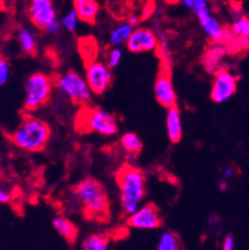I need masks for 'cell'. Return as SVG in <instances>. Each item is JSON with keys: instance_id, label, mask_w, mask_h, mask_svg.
Segmentation results:
<instances>
[{"instance_id": "24", "label": "cell", "mask_w": 249, "mask_h": 250, "mask_svg": "<svg viewBox=\"0 0 249 250\" xmlns=\"http://www.w3.org/2000/svg\"><path fill=\"white\" fill-rule=\"evenodd\" d=\"M235 36L249 38V16H238L229 27Z\"/></svg>"}, {"instance_id": "35", "label": "cell", "mask_w": 249, "mask_h": 250, "mask_svg": "<svg viewBox=\"0 0 249 250\" xmlns=\"http://www.w3.org/2000/svg\"><path fill=\"white\" fill-rule=\"evenodd\" d=\"M140 21H141V19L138 16H130L129 19H128V23L130 25H132L133 27H136L137 25H139Z\"/></svg>"}, {"instance_id": "30", "label": "cell", "mask_w": 249, "mask_h": 250, "mask_svg": "<svg viewBox=\"0 0 249 250\" xmlns=\"http://www.w3.org/2000/svg\"><path fill=\"white\" fill-rule=\"evenodd\" d=\"M61 27L62 26H61L60 21L58 19H56V20H54L52 22L48 23L46 26L43 28V30L46 33H48V34H56V33H58L60 31Z\"/></svg>"}, {"instance_id": "28", "label": "cell", "mask_w": 249, "mask_h": 250, "mask_svg": "<svg viewBox=\"0 0 249 250\" xmlns=\"http://www.w3.org/2000/svg\"><path fill=\"white\" fill-rule=\"evenodd\" d=\"M234 172H235V168L232 166L227 167L226 168H224L221 177L219 179V182H218V187L221 191H226L228 188L229 181H230V179L233 178Z\"/></svg>"}, {"instance_id": "34", "label": "cell", "mask_w": 249, "mask_h": 250, "mask_svg": "<svg viewBox=\"0 0 249 250\" xmlns=\"http://www.w3.org/2000/svg\"><path fill=\"white\" fill-rule=\"evenodd\" d=\"M154 10H155L154 5H152V4L147 5V6L144 9V12H143V18H145H145H147V17H149V16H152V14H153Z\"/></svg>"}, {"instance_id": "22", "label": "cell", "mask_w": 249, "mask_h": 250, "mask_svg": "<svg viewBox=\"0 0 249 250\" xmlns=\"http://www.w3.org/2000/svg\"><path fill=\"white\" fill-rule=\"evenodd\" d=\"M121 146L128 154L136 156L143 149V142L134 133L124 134L121 139Z\"/></svg>"}, {"instance_id": "17", "label": "cell", "mask_w": 249, "mask_h": 250, "mask_svg": "<svg viewBox=\"0 0 249 250\" xmlns=\"http://www.w3.org/2000/svg\"><path fill=\"white\" fill-rule=\"evenodd\" d=\"M53 228L59 236L68 240L75 241L78 235L77 228L75 224L63 215H57L53 219Z\"/></svg>"}, {"instance_id": "10", "label": "cell", "mask_w": 249, "mask_h": 250, "mask_svg": "<svg viewBox=\"0 0 249 250\" xmlns=\"http://www.w3.org/2000/svg\"><path fill=\"white\" fill-rule=\"evenodd\" d=\"M128 226L132 229L152 230L161 228L162 217L158 208L153 204L141 207L135 213L129 216Z\"/></svg>"}, {"instance_id": "23", "label": "cell", "mask_w": 249, "mask_h": 250, "mask_svg": "<svg viewBox=\"0 0 249 250\" xmlns=\"http://www.w3.org/2000/svg\"><path fill=\"white\" fill-rule=\"evenodd\" d=\"M83 250H108L109 239L101 234H91L82 242Z\"/></svg>"}, {"instance_id": "31", "label": "cell", "mask_w": 249, "mask_h": 250, "mask_svg": "<svg viewBox=\"0 0 249 250\" xmlns=\"http://www.w3.org/2000/svg\"><path fill=\"white\" fill-rule=\"evenodd\" d=\"M234 247H235V240L232 235L228 234L224 237L221 250H234Z\"/></svg>"}, {"instance_id": "21", "label": "cell", "mask_w": 249, "mask_h": 250, "mask_svg": "<svg viewBox=\"0 0 249 250\" xmlns=\"http://www.w3.org/2000/svg\"><path fill=\"white\" fill-rule=\"evenodd\" d=\"M157 250H183L182 241L176 233L166 231L159 238Z\"/></svg>"}, {"instance_id": "11", "label": "cell", "mask_w": 249, "mask_h": 250, "mask_svg": "<svg viewBox=\"0 0 249 250\" xmlns=\"http://www.w3.org/2000/svg\"><path fill=\"white\" fill-rule=\"evenodd\" d=\"M159 39L155 31L148 28H136L126 42L128 50L132 53H143L157 50Z\"/></svg>"}, {"instance_id": "18", "label": "cell", "mask_w": 249, "mask_h": 250, "mask_svg": "<svg viewBox=\"0 0 249 250\" xmlns=\"http://www.w3.org/2000/svg\"><path fill=\"white\" fill-rule=\"evenodd\" d=\"M133 31L134 27L128 22L119 24L110 33L109 44L112 47H120L123 44H126Z\"/></svg>"}, {"instance_id": "5", "label": "cell", "mask_w": 249, "mask_h": 250, "mask_svg": "<svg viewBox=\"0 0 249 250\" xmlns=\"http://www.w3.org/2000/svg\"><path fill=\"white\" fill-rule=\"evenodd\" d=\"M52 80L42 73H35L28 78L25 85L24 105L27 110L42 107L51 96Z\"/></svg>"}, {"instance_id": "36", "label": "cell", "mask_w": 249, "mask_h": 250, "mask_svg": "<svg viewBox=\"0 0 249 250\" xmlns=\"http://www.w3.org/2000/svg\"><path fill=\"white\" fill-rule=\"evenodd\" d=\"M181 1L186 5V7L192 9V0H181Z\"/></svg>"}, {"instance_id": "6", "label": "cell", "mask_w": 249, "mask_h": 250, "mask_svg": "<svg viewBox=\"0 0 249 250\" xmlns=\"http://www.w3.org/2000/svg\"><path fill=\"white\" fill-rule=\"evenodd\" d=\"M57 88L74 103L85 105L90 102L92 92L86 79L74 71H68L61 75L55 82Z\"/></svg>"}, {"instance_id": "4", "label": "cell", "mask_w": 249, "mask_h": 250, "mask_svg": "<svg viewBox=\"0 0 249 250\" xmlns=\"http://www.w3.org/2000/svg\"><path fill=\"white\" fill-rule=\"evenodd\" d=\"M78 128L85 132H95L101 136L109 137L118 133L119 126L115 116L100 108L84 109L79 113Z\"/></svg>"}, {"instance_id": "9", "label": "cell", "mask_w": 249, "mask_h": 250, "mask_svg": "<svg viewBox=\"0 0 249 250\" xmlns=\"http://www.w3.org/2000/svg\"><path fill=\"white\" fill-rule=\"evenodd\" d=\"M86 81L93 94H104L112 84L111 69L101 61H92L86 66Z\"/></svg>"}, {"instance_id": "33", "label": "cell", "mask_w": 249, "mask_h": 250, "mask_svg": "<svg viewBox=\"0 0 249 250\" xmlns=\"http://www.w3.org/2000/svg\"><path fill=\"white\" fill-rule=\"evenodd\" d=\"M11 199V192L4 188H0V204L4 205L8 204Z\"/></svg>"}, {"instance_id": "16", "label": "cell", "mask_w": 249, "mask_h": 250, "mask_svg": "<svg viewBox=\"0 0 249 250\" xmlns=\"http://www.w3.org/2000/svg\"><path fill=\"white\" fill-rule=\"evenodd\" d=\"M73 8L77 12L80 21L94 24L100 11V5L96 0H72Z\"/></svg>"}, {"instance_id": "37", "label": "cell", "mask_w": 249, "mask_h": 250, "mask_svg": "<svg viewBox=\"0 0 249 250\" xmlns=\"http://www.w3.org/2000/svg\"><path fill=\"white\" fill-rule=\"evenodd\" d=\"M5 7V0H0V9H4Z\"/></svg>"}, {"instance_id": "1", "label": "cell", "mask_w": 249, "mask_h": 250, "mask_svg": "<svg viewBox=\"0 0 249 250\" xmlns=\"http://www.w3.org/2000/svg\"><path fill=\"white\" fill-rule=\"evenodd\" d=\"M121 191V206L124 215L130 216L141 207L145 196V178L142 170L123 166L116 174Z\"/></svg>"}, {"instance_id": "27", "label": "cell", "mask_w": 249, "mask_h": 250, "mask_svg": "<svg viewBox=\"0 0 249 250\" xmlns=\"http://www.w3.org/2000/svg\"><path fill=\"white\" fill-rule=\"evenodd\" d=\"M123 58V51L122 49L118 47H113L107 54V66L110 69L117 68Z\"/></svg>"}, {"instance_id": "32", "label": "cell", "mask_w": 249, "mask_h": 250, "mask_svg": "<svg viewBox=\"0 0 249 250\" xmlns=\"http://www.w3.org/2000/svg\"><path fill=\"white\" fill-rule=\"evenodd\" d=\"M236 36L234 35V33L231 31L230 28H224V31H223V35H222V40H221V43L224 44V45H229L235 38Z\"/></svg>"}, {"instance_id": "12", "label": "cell", "mask_w": 249, "mask_h": 250, "mask_svg": "<svg viewBox=\"0 0 249 250\" xmlns=\"http://www.w3.org/2000/svg\"><path fill=\"white\" fill-rule=\"evenodd\" d=\"M154 93L156 100L161 106L166 109L177 106V94L171 82L170 71L161 68V72L155 83Z\"/></svg>"}, {"instance_id": "15", "label": "cell", "mask_w": 249, "mask_h": 250, "mask_svg": "<svg viewBox=\"0 0 249 250\" xmlns=\"http://www.w3.org/2000/svg\"><path fill=\"white\" fill-rule=\"evenodd\" d=\"M166 124L169 141L174 144L179 143L183 138V123L181 112L177 106L167 109Z\"/></svg>"}, {"instance_id": "13", "label": "cell", "mask_w": 249, "mask_h": 250, "mask_svg": "<svg viewBox=\"0 0 249 250\" xmlns=\"http://www.w3.org/2000/svg\"><path fill=\"white\" fill-rule=\"evenodd\" d=\"M28 13L31 22L41 29L48 23L57 19V13L52 0H31Z\"/></svg>"}, {"instance_id": "7", "label": "cell", "mask_w": 249, "mask_h": 250, "mask_svg": "<svg viewBox=\"0 0 249 250\" xmlns=\"http://www.w3.org/2000/svg\"><path fill=\"white\" fill-rule=\"evenodd\" d=\"M192 10L195 13L206 35L213 43H221L224 28L218 20L212 17L208 0H192Z\"/></svg>"}, {"instance_id": "2", "label": "cell", "mask_w": 249, "mask_h": 250, "mask_svg": "<svg viewBox=\"0 0 249 250\" xmlns=\"http://www.w3.org/2000/svg\"><path fill=\"white\" fill-rule=\"evenodd\" d=\"M75 194L85 214L94 219L105 220L110 214V204L103 186L94 179H85L75 188Z\"/></svg>"}, {"instance_id": "26", "label": "cell", "mask_w": 249, "mask_h": 250, "mask_svg": "<svg viewBox=\"0 0 249 250\" xmlns=\"http://www.w3.org/2000/svg\"><path fill=\"white\" fill-rule=\"evenodd\" d=\"M249 49V38L236 36L234 40L228 45V52L230 54H238Z\"/></svg>"}, {"instance_id": "20", "label": "cell", "mask_w": 249, "mask_h": 250, "mask_svg": "<svg viewBox=\"0 0 249 250\" xmlns=\"http://www.w3.org/2000/svg\"><path fill=\"white\" fill-rule=\"evenodd\" d=\"M18 42L22 51L26 54H33L36 50V37L29 28H22L18 33Z\"/></svg>"}, {"instance_id": "25", "label": "cell", "mask_w": 249, "mask_h": 250, "mask_svg": "<svg viewBox=\"0 0 249 250\" xmlns=\"http://www.w3.org/2000/svg\"><path fill=\"white\" fill-rule=\"evenodd\" d=\"M79 16L77 14V12L75 11L74 8L68 10L65 14H63L60 23H61V26L64 27L66 30L70 31V32H74L76 31L78 28V25H79Z\"/></svg>"}, {"instance_id": "8", "label": "cell", "mask_w": 249, "mask_h": 250, "mask_svg": "<svg viewBox=\"0 0 249 250\" xmlns=\"http://www.w3.org/2000/svg\"><path fill=\"white\" fill-rule=\"evenodd\" d=\"M237 89V78L227 68H220L214 73L210 97L216 104H222L235 94Z\"/></svg>"}, {"instance_id": "19", "label": "cell", "mask_w": 249, "mask_h": 250, "mask_svg": "<svg viewBox=\"0 0 249 250\" xmlns=\"http://www.w3.org/2000/svg\"><path fill=\"white\" fill-rule=\"evenodd\" d=\"M159 39V44L157 47V52L159 54V57L162 62L161 68L170 71L171 67V57H170V50L168 46V41L166 35L161 31L160 29L156 33Z\"/></svg>"}, {"instance_id": "3", "label": "cell", "mask_w": 249, "mask_h": 250, "mask_svg": "<svg viewBox=\"0 0 249 250\" xmlns=\"http://www.w3.org/2000/svg\"><path fill=\"white\" fill-rule=\"evenodd\" d=\"M50 138V128L42 120L25 117L13 133V143L26 152H38L44 147Z\"/></svg>"}, {"instance_id": "29", "label": "cell", "mask_w": 249, "mask_h": 250, "mask_svg": "<svg viewBox=\"0 0 249 250\" xmlns=\"http://www.w3.org/2000/svg\"><path fill=\"white\" fill-rule=\"evenodd\" d=\"M10 76V65L8 61L0 56V87L3 86Z\"/></svg>"}, {"instance_id": "14", "label": "cell", "mask_w": 249, "mask_h": 250, "mask_svg": "<svg viewBox=\"0 0 249 250\" xmlns=\"http://www.w3.org/2000/svg\"><path fill=\"white\" fill-rule=\"evenodd\" d=\"M228 46L222 43H213L209 46L202 57V65L209 74H214L223 67V59L228 54Z\"/></svg>"}]
</instances>
